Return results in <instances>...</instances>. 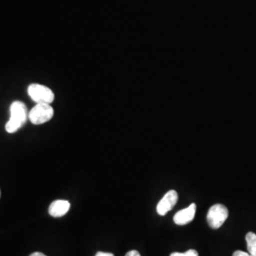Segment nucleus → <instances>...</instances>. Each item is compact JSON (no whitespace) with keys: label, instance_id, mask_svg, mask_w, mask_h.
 <instances>
[{"label":"nucleus","instance_id":"7ed1b4c3","mask_svg":"<svg viewBox=\"0 0 256 256\" xmlns=\"http://www.w3.org/2000/svg\"><path fill=\"white\" fill-rule=\"evenodd\" d=\"M54 110L50 104H36V106L30 111L28 119L34 124H42L52 119Z\"/></svg>","mask_w":256,"mask_h":256},{"label":"nucleus","instance_id":"423d86ee","mask_svg":"<svg viewBox=\"0 0 256 256\" xmlns=\"http://www.w3.org/2000/svg\"><path fill=\"white\" fill-rule=\"evenodd\" d=\"M196 206L194 203H192L189 207L186 209L178 210L174 216V222L176 225L183 226L186 225L190 222H192L194 216H196Z\"/></svg>","mask_w":256,"mask_h":256},{"label":"nucleus","instance_id":"39448f33","mask_svg":"<svg viewBox=\"0 0 256 256\" xmlns=\"http://www.w3.org/2000/svg\"><path fill=\"white\" fill-rule=\"evenodd\" d=\"M178 192L174 190H171L165 194L164 196L162 198V200L158 203L156 206V212L160 216H165L168 212L172 210L174 205L178 202Z\"/></svg>","mask_w":256,"mask_h":256},{"label":"nucleus","instance_id":"ddd939ff","mask_svg":"<svg viewBox=\"0 0 256 256\" xmlns=\"http://www.w3.org/2000/svg\"><path fill=\"white\" fill-rule=\"evenodd\" d=\"M30 256H46L44 254H42V252H34V254H32Z\"/></svg>","mask_w":256,"mask_h":256},{"label":"nucleus","instance_id":"4468645a","mask_svg":"<svg viewBox=\"0 0 256 256\" xmlns=\"http://www.w3.org/2000/svg\"><path fill=\"white\" fill-rule=\"evenodd\" d=\"M0 196H1V192H0Z\"/></svg>","mask_w":256,"mask_h":256},{"label":"nucleus","instance_id":"f8f14e48","mask_svg":"<svg viewBox=\"0 0 256 256\" xmlns=\"http://www.w3.org/2000/svg\"><path fill=\"white\" fill-rule=\"evenodd\" d=\"M95 256H114L113 254L110 252H98Z\"/></svg>","mask_w":256,"mask_h":256},{"label":"nucleus","instance_id":"9b49d317","mask_svg":"<svg viewBox=\"0 0 256 256\" xmlns=\"http://www.w3.org/2000/svg\"><path fill=\"white\" fill-rule=\"evenodd\" d=\"M126 256H140V254L138 250H133L128 252V254H126Z\"/></svg>","mask_w":256,"mask_h":256},{"label":"nucleus","instance_id":"6e6552de","mask_svg":"<svg viewBox=\"0 0 256 256\" xmlns=\"http://www.w3.org/2000/svg\"><path fill=\"white\" fill-rule=\"evenodd\" d=\"M248 252L250 256H256V234L252 232H248L246 236Z\"/></svg>","mask_w":256,"mask_h":256},{"label":"nucleus","instance_id":"0eeeda50","mask_svg":"<svg viewBox=\"0 0 256 256\" xmlns=\"http://www.w3.org/2000/svg\"><path fill=\"white\" fill-rule=\"evenodd\" d=\"M70 203L68 200H55L48 207V214L54 218H61L68 212Z\"/></svg>","mask_w":256,"mask_h":256},{"label":"nucleus","instance_id":"f03ea898","mask_svg":"<svg viewBox=\"0 0 256 256\" xmlns=\"http://www.w3.org/2000/svg\"><path fill=\"white\" fill-rule=\"evenodd\" d=\"M28 94L30 99L36 104H50L54 101V93L46 86L39 84H32L28 88Z\"/></svg>","mask_w":256,"mask_h":256},{"label":"nucleus","instance_id":"9d476101","mask_svg":"<svg viewBox=\"0 0 256 256\" xmlns=\"http://www.w3.org/2000/svg\"><path fill=\"white\" fill-rule=\"evenodd\" d=\"M232 256H250L248 252H245L243 250H236L234 252Z\"/></svg>","mask_w":256,"mask_h":256},{"label":"nucleus","instance_id":"f257e3e1","mask_svg":"<svg viewBox=\"0 0 256 256\" xmlns=\"http://www.w3.org/2000/svg\"><path fill=\"white\" fill-rule=\"evenodd\" d=\"M10 120L5 128L8 133H16L22 128L28 119L27 108L22 102H14L10 108Z\"/></svg>","mask_w":256,"mask_h":256},{"label":"nucleus","instance_id":"1a4fd4ad","mask_svg":"<svg viewBox=\"0 0 256 256\" xmlns=\"http://www.w3.org/2000/svg\"><path fill=\"white\" fill-rule=\"evenodd\" d=\"M170 256H198V252L196 250H189L186 252H173Z\"/></svg>","mask_w":256,"mask_h":256},{"label":"nucleus","instance_id":"20e7f679","mask_svg":"<svg viewBox=\"0 0 256 256\" xmlns=\"http://www.w3.org/2000/svg\"><path fill=\"white\" fill-rule=\"evenodd\" d=\"M229 216V210L222 204H214L207 214V221L212 229H220Z\"/></svg>","mask_w":256,"mask_h":256}]
</instances>
